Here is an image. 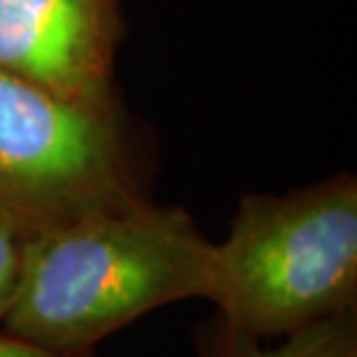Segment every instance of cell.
<instances>
[{
  "label": "cell",
  "instance_id": "2",
  "mask_svg": "<svg viewBox=\"0 0 357 357\" xmlns=\"http://www.w3.org/2000/svg\"><path fill=\"white\" fill-rule=\"evenodd\" d=\"M206 302L267 341L357 311L355 176L241 197L227 237L211 248Z\"/></svg>",
  "mask_w": 357,
  "mask_h": 357
},
{
  "label": "cell",
  "instance_id": "6",
  "mask_svg": "<svg viewBox=\"0 0 357 357\" xmlns=\"http://www.w3.org/2000/svg\"><path fill=\"white\" fill-rule=\"evenodd\" d=\"M35 230L0 202V327L17 302Z\"/></svg>",
  "mask_w": 357,
  "mask_h": 357
},
{
  "label": "cell",
  "instance_id": "4",
  "mask_svg": "<svg viewBox=\"0 0 357 357\" xmlns=\"http://www.w3.org/2000/svg\"><path fill=\"white\" fill-rule=\"evenodd\" d=\"M119 0H0V70L109 109Z\"/></svg>",
  "mask_w": 357,
  "mask_h": 357
},
{
  "label": "cell",
  "instance_id": "7",
  "mask_svg": "<svg viewBox=\"0 0 357 357\" xmlns=\"http://www.w3.org/2000/svg\"><path fill=\"white\" fill-rule=\"evenodd\" d=\"M0 357H93V351H84V353L52 351V348H45L28 339L14 337V334L0 330Z\"/></svg>",
  "mask_w": 357,
  "mask_h": 357
},
{
  "label": "cell",
  "instance_id": "3",
  "mask_svg": "<svg viewBox=\"0 0 357 357\" xmlns=\"http://www.w3.org/2000/svg\"><path fill=\"white\" fill-rule=\"evenodd\" d=\"M0 202L38 234L149 199L107 109L0 70Z\"/></svg>",
  "mask_w": 357,
  "mask_h": 357
},
{
  "label": "cell",
  "instance_id": "1",
  "mask_svg": "<svg viewBox=\"0 0 357 357\" xmlns=\"http://www.w3.org/2000/svg\"><path fill=\"white\" fill-rule=\"evenodd\" d=\"M209 241L178 206L144 202L38 232L0 330L52 351H93L162 306L206 299Z\"/></svg>",
  "mask_w": 357,
  "mask_h": 357
},
{
  "label": "cell",
  "instance_id": "5",
  "mask_svg": "<svg viewBox=\"0 0 357 357\" xmlns=\"http://www.w3.org/2000/svg\"><path fill=\"white\" fill-rule=\"evenodd\" d=\"M195 357H357V311L281 339H258L213 313L192 337Z\"/></svg>",
  "mask_w": 357,
  "mask_h": 357
}]
</instances>
